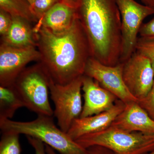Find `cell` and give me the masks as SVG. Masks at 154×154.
Listing matches in <instances>:
<instances>
[{"mask_svg": "<svg viewBox=\"0 0 154 154\" xmlns=\"http://www.w3.org/2000/svg\"><path fill=\"white\" fill-rule=\"evenodd\" d=\"M12 17L11 28L5 35L1 36V44L16 47H36V34L31 22L21 17Z\"/></svg>", "mask_w": 154, "mask_h": 154, "instance_id": "cell-15", "label": "cell"}, {"mask_svg": "<svg viewBox=\"0 0 154 154\" xmlns=\"http://www.w3.org/2000/svg\"><path fill=\"white\" fill-rule=\"evenodd\" d=\"M77 17L76 9L61 2L48 11L33 28L43 27L53 32H63L72 26Z\"/></svg>", "mask_w": 154, "mask_h": 154, "instance_id": "cell-14", "label": "cell"}, {"mask_svg": "<svg viewBox=\"0 0 154 154\" xmlns=\"http://www.w3.org/2000/svg\"><path fill=\"white\" fill-rule=\"evenodd\" d=\"M13 17L11 14L0 9V35L4 36L8 33L12 25Z\"/></svg>", "mask_w": 154, "mask_h": 154, "instance_id": "cell-22", "label": "cell"}, {"mask_svg": "<svg viewBox=\"0 0 154 154\" xmlns=\"http://www.w3.org/2000/svg\"><path fill=\"white\" fill-rule=\"evenodd\" d=\"M25 104L14 85L0 86V120L11 119L16 111Z\"/></svg>", "mask_w": 154, "mask_h": 154, "instance_id": "cell-16", "label": "cell"}, {"mask_svg": "<svg viewBox=\"0 0 154 154\" xmlns=\"http://www.w3.org/2000/svg\"><path fill=\"white\" fill-rule=\"evenodd\" d=\"M75 141L85 148L100 146L114 154H146L154 150V134L129 132L112 125Z\"/></svg>", "mask_w": 154, "mask_h": 154, "instance_id": "cell-4", "label": "cell"}, {"mask_svg": "<svg viewBox=\"0 0 154 154\" xmlns=\"http://www.w3.org/2000/svg\"><path fill=\"white\" fill-rule=\"evenodd\" d=\"M123 63L114 66L105 65L93 57L88 60L85 75L93 78L102 88L115 95L125 104L138 102L126 87L122 76Z\"/></svg>", "mask_w": 154, "mask_h": 154, "instance_id": "cell-9", "label": "cell"}, {"mask_svg": "<svg viewBox=\"0 0 154 154\" xmlns=\"http://www.w3.org/2000/svg\"><path fill=\"white\" fill-rule=\"evenodd\" d=\"M45 151L47 154H57L54 149L47 145L45 144ZM89 154H114L113 152L106 148L100 146H95L88 148Z\"/></svg>", "mask_w": 154, "mask_h": 154, "instance_id": "cell-23", "label": "cell"}, {"mask_svg": "<svg viewBox=\"0 0 154 154\" xmlns=\"http://www.w3.org/2000/svg\"><path fill=\"white\" fill-rule=\"evenodd\" d=\"M0 9L8 12L12 17H21L31 23L36 24L38 22L27 0H0Z\"/></svg>", "mask_w": 154, "mask_h": 154, "instance_id": "cell-17", "label": "cell"}, {"mask_svg": "<svg viewBox=\"0 0 154 154\" xmlns=\"http://www.w3.org/2000/svg\"><path fill=\"white\" fill-rule=\"evenodd\" d=\"M76 11L91 57L109 66L120 63L121 19L116 0H78Z\"/></svg>", "mask_w": 154, "mask_h": 154, "instance_id": "cell-2", "label": "cell"}, {"mask_svg": "<svg viewBox=\"0 0 154 154\" xmlns=\"http://www.w3.org/2000/svg\"><path fill=\"white\" fill-rule=\"evenodd\" d=\"M111 125L129 132L154 134V120L137 102L125 104Z\"/></svg>", "mask_w": 154, "mask_h": 154, "instance_id": "cell-13", "label": "cell"}, {"mask_svg": "<svg viewBox=\"0 0 154 154\" xmlns=\"http://www.w3.org/2000/svg\"><path fill=\"white\" fill-rule=\"evenodd\" d=\"M28 1V2L30 3V5H31V7H32L33 6V4H34V2H35V0H27Z\"/></svg>", "mask_w": 154, "mask_h": 154, "instance_id": "cell-28", "label": "cell"}, {"mask_svg": "<svg viewBox=\"0 0 154 154\" xmlns=\"http://www.w3.org/2000/svg\"><path fill=\"white\" fill-rule=\"evenodd\" d=\"M62 2L75 8H77L78 0H62Z\"/></svg>", "mask_w": 154, "mask_h": 154, "instance_id": "cell-26", "label": "cell"}, {"mask_svg": "<svg viewBox=\"0 0 154 154\" xmlns=\"http://www.w3.org/2000/svg\"><path fill=\"white\" fill-rule=\"evenodd\" d=\"M2 133L25 134L41 141L60 154H89L88 149L80 145L66 132L57 127L53 116L38 115L33 121L0 120Z\"/></svg>", "mask_w": 154, "mask_h": 154, "instance_id": "cell-3", "label": "cell"}, {"mask_svg": "<svg viewBox=\"0 0 154 154\" xmlns=\"http://www.w3.org/2000/svg\"><path fill=\"white\" fill-rule=\"evenodd\" d=\"M123 63L122 76L130 92L138 100L144 99L154 81V71L149 60L136 52Z\"/></svg>", "mask_w": 154, "mask_h": 154, "instance_id": "cell-10", "label": "cell"}, {"mask_svg": "<svg viewBox=\"0 0 154 154\" xmlns=\"http://www.w3.org/2000/svg\"><path fill=\"white\" fill-rule=\"evenodd\" d=\"M83 76L66 85L57 84L51 78L50 79V94L55 106L54 116L57 119L59 127L65 132H68L82 111Z\"/></svg>", "mask_w": 154, "mask_h": 154, "instance_id": "cell-6", "label": "cell"}, {"mask_svg": "<svg viewBox=\"0 0 154 154\" xmlns=\"http://www.w3.org/2000/svg\"><path fill=\"white\" fill-rule=\"evenodd\" d=\"M138 103L154 120V81L148 94L144 99L139 101Z\"/></svg>", "mask_w": 154, "mask_h": 154, "instance_id": "cell-21", "label": "cell"}, {"mask_svg": "<svg viewBox=\"0 0 154 154\" xmlns=\"http://www.w3.org/2000/svg\"><path fill=\"white\" fill-rule=\"evenodd\" d=\"M143 5L154 8V0H140Z\"/></svg>", "mask_w": 154, "mask_h": 154, "instance_id": "cell-27", "label": "cell"}, {"mask_svg": "<svg viewBox=\"0 0 154 154\" xmlns=\"http://www.w3.org/2000/svg\"><path fill=\"white\" fill-rule=\"evenodd\" d=\"M40 55L35 46L19 48L0 45V86L13 85L31 62H38Z\"/></svg>", "mask_w": 154, "mask_h": 154, "instance_id": "cell-8", "label": "cell"}, {"mask_svg": "<svg viewBox=\"0 0 154 154\" xmlns=\"http://www.w3.org/2000/svg\"><path fill=\"white\" fill-rule=\"evenodd\" d=\"M135 52L149 60L154 71V36H140L137 38Z\"/></svg>", "mask_w": 154, "mask_h": 154, "instance_id": "cell-19", "label": "cell"}, {"mask_svg": "<svg viewBox=\"0 0 154 154\" xmlns=\"http://www.w3.org/2000/svg\"><path fill=\"white\" fill-rule=\"evenodd\" d=\"M50 77L39 62L27 67L19 75L14 85L25 107L37 115L54 116L49 100Z\"/></svg>", "mask_w": 154, "mask_h": 154, "instance_id": "cell-5", "label": "cell"}, {"mask_svg": "<svg viewBox=\"0 0 154 154\" xmlns=\"http://www.w3.org/2000/svg\"><path fill=\"white\" fill-rule=\"evenodd\" d=\"M19 135L14 133H2L0 154H21Z\"/></svg>", "mask_w": 154, "mask_h": 154, "instance_id": "cell-18", "label": "cell"}, {"mask_svg": "<svg viewBox=\"0 0 154 154\" xmlns=\"http://www.w3.org/2000/svg\"><path fill=\"white\" fill-rule=\"evenodd\" d=\"M140 36H154V18L145 24H143L140 29Z\"/></svg>", "mask_w": 154, "mask_h": 154, "instance_id": "cell-25", "label": "cell"}, {"mask_svg": "<svg viewBox=\"0 0 154 154\" xmlns=\"http://www.w3.org/2000/svg\"><path fill=\"white\" fill-rule=\"evenodd\" d=\"M62 0H35L32 7L34 17L38 21L54 6Z\"/></svg>", "mask_w": 154, "mask_h": 154, "instance_id": "cell-20", "label": "cell"}, {"mask_svg": "<svg viewBox=\"0 0 154 154\" xmlns=\"http://www.w3.org/2000/svg\"><path fill=\"white\" fill-rule=\"evenodd\" d=\"M121 19V53L120 63L125 61L134 53L138 34L143 20L154 14V8L135 0H116Z\"/></svg>", "mask_w": 154, "mask_h": 154, "instance_id": "cell-7", "label": "cell"}, {"mask_svg": "<svg viewBox=\"0 0 154 154\" xmlns=\"http://www.w3.org/2000/svg\"><path fill=\"white\" fill-rule=\"evenodd\" d=\"M125 106V104L119 100L110 110L92 116L76 119L67 133L75 140L85 135L102 131L111 125Z\"/></svg>", "mask_w": 154, "mask_h": 154, "instance_id": "cell-12", "label": "cell"}, {"mask_svg": "<svg viewBox=\"0 0 154 154\" xmlns=\"http://www.w3.org/2000/svg\"><path fill=\"white\" fill-rule=\"evenodd\" d=\"M82 91L84 104L79 118L99 114L110 110L116 103L117 97L94 79L84 75Z\"/></svg>", "mask_w": 154, "mask_h": 154, "instance_id": "cell-11", "label": "cell"}, {"mask_svg": "<svg viewBox=\"0 0 154 154\" xmlns=\"http://www.w3.org/2000/svg\"><path fill=\"white\" fill-rule=\"evenodd\" d=\"M40 60L50 78L57 84L66 85L85 75L91 57L90 45L77 17L67 30L54 32L48 28H33Z\"/></svg>", "mask_w": 154, "mask_h": 154, "instance_id": "cell-1", "label": "cell"}, {"mask_svg": "<svg viewBox=\"0 0 154 154\" xmlns=\"http://www.w3.org/2000/svg\"><path fill=\"white\" fill-rule=\"evenodd\" d=\"M146 154H154V150L153 151L150 152Z\"/></svg>", "mask_w": 154, "mask_h": 154, "instance_id": "cell-29", "label": "cell"}, {"mask_svg": "<svg viewBox=\"0 0 154 154\" xmlns=\"http://www.w3.org/2000/svg\"><path fill=\"white\" fill-rule=\"evenodd\" d=\"M28 142L35 151V154H47L45 151V144L37 139L26 136Z\"/></svg>", "mask_w": 154, "mask_h": 154, "instance_id": "cell-24", "label": "cell"}]
</instances>
